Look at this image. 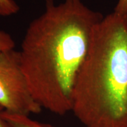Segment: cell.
Segmentation results:
<instances>
[{
	"label": "cell",
	"instance_id": "obj_7",
	"mask_svg": "<svg viewBox=\"0 0 127 127\" xmlns=\"http://www.w3.org/2000/svg\"><path fill=\"white\" fill-rule=\"evenodd\" d=\"M114 11L117 14H121V15L127 14V0H118Z\"/></svg>",
	"mask_w": 127,
	"mask_h": 127
},
{
	"label": "cell",
	"instance_id": "obj_3",
	"mask_svg": "<svg viewBox=\"0 0 127 127\" xmlns=\"http://www.w3.org/2000/svg\"><path fill=\"white\" fill-rule=\"evenodd\" d=\"M0 105L7 112L27 116L42 109L30 91L20 52L14 48L0 52Z\"/></svg>",
	"mask_w": 127,
	"mask_h": 127
},
{
	"label": "cell",
	"instance_id": "obj_1",
	"mask_svg": "<svg viewBox=\"0 0 127 127\" xmlns=\"http://www.w3.org/2000/svg\"><path fill=\"white\" fill-rule=\"evenodd\" d=\"M103 17L81 0H45L44 12L30 23L19 51L30 91L41 107L61 115L72 111L76 79Z\"/></svg>",
	"mask_w": 127,
	"mask_h": 127
},
{
	"label": "cell",
	"instance_id": "obj_2",
	"mask_svg": "<svg viewBox=\"0 0 127 127\" xmlns=\"http://www.w3.org/2000/svg\"><path fill=\"white\" fill-rule=\"evenodd\" d=\"M72 111L84 127H127V14L114 11L95 26Z\"/></svg>",
	"mask_w": 127,
	"mask_h": 127
},
{
	"label": "cell",
	"instance_id": "obj_5",
	"mask_svg": "<svg viewBox=\"0 0 127 127\" xmlns=\"http://www.w3.org/2000/svg\"><path fill=\"white\" fill-rule=\"evenodd\" d=\"M20 7L14 0H0V16L8 17L18 13Z\"/></svg>",
	"mask_w": 127,
	"mask_h": 127
},
{
	"label": "cell",
	"instance_id": "obj_8",
	"mask_svg": "<svg viewBox=\"0 0 127 127\" xmlns=\"http://www.w3.org/2000/svg\"><path fill=\"white\" fill-rule=\"evenodd\" d=\"M4 110V108L0 105V127H12L3 117L2 114Z\"/></svg>",
	"mask_w": 127,
	"mask_h": 127
},
{
	"label": "cell",
	"instance_id": "obj_4",
	"mask_svg": "<svg viewBox=\"0 0 127 127\" xmlns=\"http://www.w3.org/2000/svg\"><path fill=\"white\" fill-rule=\"evenodd\" d=\"M3 117L12 127H54L52 125L33 120L27 115L3 112Z\"/></svg>",
	"mask_w": 127,
	"mask_h": 127
},
{
	"label": "cell",
	"instance_id": "obj_6",
	"mask_svg": "<svg viewBox=\"0 0 127 127\" xmlns=\"http://www.w3.org/2000/svg\"><path fill=\"white\" fill-rule=\"evenodd\" d=\"M14 47L15 42L12 36L6 32L0 30V52L14 49Z\"/></svg>",
	"mask_w": 127,
	"mask_h": 127
}]
</instances>
